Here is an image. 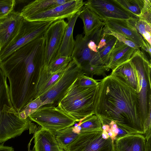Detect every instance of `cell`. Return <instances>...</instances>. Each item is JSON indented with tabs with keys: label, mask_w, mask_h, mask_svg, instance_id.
I'll list each match as a JSON object with an SVG mask.
<instances>
[{
	"label": "cell",
	"mask_w": 151,
	"mask_h": 151,
	"mask_svg": "<svg viewBox=\"0 0 151 151\" xmlns=\"http://www.w3.org/2000/svg\"><path fill=\"white\" fill-rule=\"evenodd\" d=\"M93 113L100 119L103 125H109L113 121L129 134L145 133L137 92L123 79L112 73L98 82Z\"/></svg>",
	"instance_id": "obj_1"
},
{
	"label": "cell",
	"mask_w": 151,
	"mask_h": 151,
	"mask_svg": "<svg viewBox=\"0 0 151 151\" xmlns=\"http://www.w3.org/2000/svg\"><path fill=\"white\" fill-rule=\"evenodd\" d=\"M44 58V44L35 40L0 62V67L9 81L12 104L19 114L31 101L33 75L36 67L43 63Z\"/></svg>",
	"instance_id": "obj_2"
},
{
	"label": "cell",
	"mask_w": 151,
	"mask_h": 151,
	"mask_svg": "<svg viewBox=\"0 0 151 151\" xmlns=\"http://www.w3.org/2000/svg\"><path fill=\"white\" fill-rule=\"evenodd\" d=\"M31 121L22 119L12 105L7 78L0 67V143L29 129Z\"/></svg>",
	"instance_id": "obj_3"
},
{
	"label": "cell",
	"mask_w": 151,
	"mask_h": 151,
	"mask_svg": "<svg viewBox=\"0 0 151 151\" xmlns=\"http://www.w3.org/2000/svg\"><path fill=\"white\" fill-rule=\"evenodd\" d=\"M78 78L65 92L56 107L78 122L94 114L93 102L98 85L81 87L78 84Z\"/></svg>",
	"instance_id": "obj_4"
},
{
	"label": "cell",
	"mask_w": 151,
	"mask_h": 151,
	"mask_svg": "<svg viewBox=\"0 0 151 151\" xmlns=\"http://www.w3.org/2000/svg\"><path fill=\"white\" fill-rule=\"evenodd\" d=\"M136 72L140 114L145 124L151 118V62L144 52L135 50L129 59Z\"/></svg>",
	"instance_id": "obj_5"
},
{
	"label": "cell",
	"mask_w": 151,
	"mask_h": 151,
	"mask_svg": "<svg viewBox=\"0 0 151 151\" xmlns=\"http://www.w3.org/2000/svg\"><path fill=\"white\" fill-rule=\"evenodd\" d=\"M55 21H29L23 18L17 35L0 50V62L25 44L43 37L48 28Z\"/></svg>",
	"instance_id": "obj_6"
},
{
	"label": "cell",
	"mask_w": 151,
	"mask_h": 151,
	"mask_svg": "<svg viewBox=\"0 0 151 151\" xmlns=\"http://www.w3.org/2000/svg\"><path fill=\"white\" fill-rule=\"evenodd\" d=\"M28 118L53 133L73 126L76 122L72 117L53 105L42 106Z\"/></svg>",
	"instance_id": "obj_7"
},
{
	"label": "cell",
	"mask_w": 151,
	"mask_h": 151,
	"mask_svg": "<svg viewBox=\"0 0 151 151\" xmlns=\"http://www.w3.org/2000/svg\"><path fill=\"white\" fill-rule=\"evenodd\" d=\"M85 74L81 65L74 59L69 63L63 73L55 83L40 96L43 106L57 103L75 81Z\"/></svg>",
	"instance_id": "obj_8"
},
{
	"label": "cell",
	"mask_w": 151,
	"mask_h": 151,
	"mask_svg": "<svg viewBox=\"0 0 151 151\" xmlns=\"http://www.w3.org/2000/svg\"><path fill=\"white\" fill-rule=\"evenodd\" d=\"M103 130L83 132L65 149L66 151H115L114 140L103 137Z\"/></svg>",
	"instance_id": "obj_9"
},
{
	"label": "cell",
	"mask_w": 151,
	"mask_h": 151,
	"mask_svg": "<svg viewBox=\"0 0 151 151\" xmlns=\"http://www.w3.org/2000/svg\"><path fill=\"white\" fill-rule=\"evenodd\" d=\"M84 5L82 0H69L66 3L27 17L29 21L68 20L82 9Z\"/></svg>",
	"instance_id": "obj_10"
},
{
	"label": "cell",
	"mask_w": 151,
	"mask_h": 151,
	"mask_svg": "<svg viewBox=\"0 0 151 151\" xmlns=\"http://www.w3.org/2000/svg\"><path fill=\"white\" fill-rule=\"evenodd\" d=\"M67 23L64 19L55 21L44 35V58L43 64L48 65L57 55L62 44Z\"/></svg>",
	"instance_id": "obj_11"
},
{
	"label": "cell",
	"mask_w": 151,
	"mask_h": 151,
	"mask_svg": "<svg viewBox=\"0 0 151 151\" xmlns=\"http://www.w3.org/2000/svg\"><path fill=\"white\" fill-rule=\"evenodd\" d=\"M84 5L103 22L108 19L127 20L133 17L112 0H89Z\"/></svg>",
	"instance_id": "obj_12"
},
{
	"label": "cell",
	"mask_w": 151,
	"mask_h": 151,
	"mask_svg": "<svg viewBox=\"0 0 151 151\" xmlns=\"http://www.w3.org/2000/svg\"><path fill=\"white\" fill-rule=\"evenodd\" d=\"M104 22L108 29L124 36L139 45L148 53L151 57V46L127 20L108 19Z\"/></svg>",
	"instance_id": "obj_13"
},
{
	"label": "cell",
	"mask_w": 151,
	"mask_h": 151,
	"mask_svg": "<svg viewBox=\"0 0 151 151\" xmlns=\"http://www.w3.org/2000/svg\"><path fill=\"white\" fill-rule=\"evenodd\" d=\"M23 18L20 12L13 10L6 17L0 19V50L17 35Z\"/></svg>",
	"instance_id": "obj_14"
},
{
	"label": "cell",
	"mask_w": 151,
	"mask_h": 151,
	"mask_svg": "<svg viewBox=\"0 0 151 151\" xmlns=\"http://www.w3.org/2000/svg\"><path fill=\"white\" fill-rule=\"evenodd\" d=\"M118 40L114 36L104 33L102 29L101 36L97 46V52L92 58L88 67L92 66L107 71L105 66Z\"/></svg>",
	"instance_id": "obj_15"
},
{
	"label": "cell",
	"mask_w": 151,
	"mask_h": 151,
	"mask_svg": "<svg viewBox=\"0 0 151 151\" xmlns=\"http://www.w3.org/2000/svg\"><path fill=\"white\" fill-rule=\"evenodd\" d=\"M47 66L42 64L40 67L38 76L31 95V101L47 91L61 76L66 68L52 73Z\"/></svg>",
	"instance_id": "obj_16"
},
{
	"label": "cell",
	"mask_w": 151,
	"mask_h": 151,
	"mask_svg": "<svg viewBox=\"0 0 151 151\" xmlns=\"http://www.w3.org/2000/svg\"><path fill=\"white\" fill-rule=\"evenodd\" d=\"M34 143L35 151H66L58 143L52 132L41 127L35 133Z\"/></svg>",
	"instance_id": "obj_17"
},
{
	"label": "cell",
	"mask_w": 151,
	"mask_h": 151,
	"mask_svg": "<svg viewBox=\"0 0 151 151\" xmlns=\"http://www.w3.org/2000/svg\"><path fill=\"white\" fill-rule=\"evenodd\" d=\"M115 151H146L144 135L130 134L120 137L114 142Z\"/></svg>",
	"instance_id": "obj_18"
},
{
	"label": "cell",
	"mask_w": 151,
	"mask_h": 151,
	"mask_svg": "<svg viewBox=\"0 0 151 151\" xmlns=\"http://www.w3.org/2000/svg\"><path fill=\"white\" fill-rule=\"evenodd\" d=\"M95 54L88 47L87 38L82 34H78L76 37L71 58L80 64L83 69L89 66L90 62Z\"/></svg>",
	"instance_id": "obj_19"
},
{
	"label": "cell",
	"mask_w": 151,
	"mask_h": 151,
	"mask_svg": "<svg viewBox=\"0 0 151 151\" xmlns=\"http://www.w3.org/2000/svg\"><path fill=\"white\" fill-rule=\"evenodd\" d=\"M135 50L118 40L110 54L105 68L113 70L116 67L129 60Z\"/></svg>",
	"instance_id": "obj_20"
},
{
	"label": "cell",
	"mask_w": 151,
	"mask_h": 151,
	"mask_svg": "<svg viewBox=\"0 0 151 151\" xmlns=\"http://www.w3.org/2000/svg\"><path fill=\"white\" fill-rule=\"evenodd\" d=\"M82 9L68 20L67 24L62 42L56 55L71 57L75 44V40L73 37V29Z\"/></svg>",
	"instance_id": "obj_21"
},
{
	"label": "cell",
	"mask_w": 151,
	"mask_h": 151,
	"mask_svg": "<svg viewBox=\"0 0 151 151\" xmlns=\"http://www.w3.org/2000/svg\"><path fill=\"white\" fill-rule=\"evenodd\" d=\"M69 0H36L29 2L20 12L23 18L63 4Z\"/></svg>",
	"instance_id": "obj_22"
},
{
	"label": "cell",
	"mask_w": 151,
	"mask_h": 151,
	"mask_svg": "<svg viewBox=\"0 0 151 151\" xmlns=\"http://www.w3.org/2000/svg\"><path fill=\"white\" fill-rule=\"evenodd\" d=\"M79 17L83 22L84 37H88L105 25L104 22L100 20L95 13L84 5Z\"/></svg>",
	"instance_id": "obj_23"
},
{
	"label": "cell",
	"mask_w": 151,
	"mask_h": 151,
	"mask_svg": "<svg viewBox=\"0 0 151 151\" xmlns=\"http://www.w3.org/2000/svg\"><path fill=\"white\" fill-rule=\"evenodd\" d=\"M111 73L123 79L138 93V78L136 71L129 60L118 66Z\"/></svg>",
	"instance_id": "obj_24"
},
{
	"label": "cell",
	"mask_w": 151,
	"mask_h": 151,
	"mask_svg": "<svg viewBox=\"0 0 151 151\" xmlns=\"http://www.w3.org/2000/svg\"><path fill=\"white\" fill-rule=\"evenodd\" d=\"M134 17L139 18L144 11L145 0H112Z\"/></svg>",
	"instance_id": "obj_25"
},
{
	"label": "cell",
	"mask_w": 151,
	"mask_h": 151,
	"mask_svg": "<svg viewBox=\"0 0 151 151\" xmlns=\"http://www.w3.org/2000/svg\"><path fill=\"white\" fill-rule=\"evenodd\" d=\"M78 122L76 125L73 126L75 130L78 134L86 131L103 130V124L101 119L95 114L88 116Z\"/></svg>",
	"instance_id": "obj_26"
},
{
	"label": "cell",
	"mask_w": 151,
	"mask_h": 151,
	"mask_svg": "<svg viewBox=\"0 0 151 151\" xmlns=\"http://www.w3.org/2000/svg\"><path fill=\"white\" fill-rule=\"evenodd\" d=\"M53 133L58 143L65 150L76 139L79 134L75 131L73 126L57 131Z\"/></svg>",
	"instance_id": "obj_27"
},
{
	"label": "cell",
	"mask_w": 151,
	"mask_h": 151,
	"mask_svg": "<svg viewBox=\"0 0 151 151\" xmlns=\"http://www.w3.org/2000/svg\"><path fill=\"white\" fill-rule=\"evenodd\" d=\"M137 31L151 46V24L139 18L134 17L127 20Z\"/></svg>",
	"instance_id": "obj_28"
},
{
	"label": "cell",
	"mask_w": 151,
	"mask_h": 151,
	"mask_svg": "<svg viewBox=\"0 0 151 151\" xmlns=\"http://www.w3.org/2000/svg\"><path fill=\"white\" fill-rule=\"evenodd\" d=\"M72 59L71 57L56 55L48 65V70L51 73H54L64 69L67 67Z\"/></svg>",
	"instance_id": "obj_29"
},
{
	"label": "cell",
	"mask_w": 151,
	"mask_h": 151,
	"mask_svg": "<svg viewBox=\"0 0 151 151\" xmlns=\"http://www.w3.org/2000/svg\"><path fill=\"white\" fill-rule=\"evenodd\" d=\"M43 106L42 102L40 97L30 101L19 113V117L22 119H26L31 114L35 112L40 107Z\"/></svg>",
	"instance_id": "obj_30"
},
{
	"label": "cell",
	"mask_w": 151,
	"mask_h": 151,
	"mask_svg": "<svg viewBox=\"0 0 151 151\" xmlns=\"http://www.w3.org/2000/svg\"><path fill=\"white\" fill-rule=\"evenodd\" d=\"M103 31L105 34L114 36L116 38L119 42L124 43L134 49L135 50L140 49V47L138 45L127 39L120 34L110 30L105 25L104 27H103Z\"/></svg>",
	"instance_id": "obj_31"
},
{
	"label": "cell",
	"mask_w": 151,
	"mask_h": 151,
	"mask_svg": "<svg viewBox=\"0 0 151 151\" xmlns=\"http://www.w3.org/2000/svg\"><path fill=\"white\" fill-rule=\"evenodd\" d=\"M16 3V1L14 0H0V19L14 10Z\"/></svg>",
	"instance_id": "obj_32"
},
{
	"label": "cell",
	"mask_w": 151,
	"mask_h": 151,
	"mask_svg": "<svg viewBox=\"0 0 151 151\" xmlns=\"http://www.w3.org/2000/svg\"><path fill=\"white\" fill-rule=\"evenodd\" d=\"M99 81L84 75L80 76L77 79L78 84L82 87H89L96 86L98 84V81Z\"/></svg>",
	"instance_id": "obj_33"
},
{
	"label": "cell",
	"mask_w": 151,
	"mask_h": 151,
	"mask_svg": "<svg viewBox=\"0 0 151 151\" xmlns=\"http://www.w3.org/2000/svg\"><path fill=\"white\" fill-rule=\"evenodd\" d=\"M0 151H14L12 147L4 145L3 144L0 145Z\"/></svg>",
	"instance_id": "obj_34"
},
{
	"label": "cell",
	"mask_w": 151,
	"mask_h": 151,
	"mask_svg": "<svg viewBox=\"0 0 151 151\" xmlns=\"http://www.w3.org/2000/svg\"><path fill=\"white\" fill-rule=\"evenodd\" d=\"M118 131L116 137V139L118 138L123 136L129 134L122 129L119 128L118 127Z\"/></svg>",
	"instance_id": "obj_35"
},
{
	"label": "cell",
	"mask_w": 151,
	"mask_h": 151,
	"mask_svg": "<svg viewBox=\"0 0 151 151\" xmlns=\"http://www.w3.org/2000/svg\"><path fill=\"white\" fill-rule=\"evenodd\" d=\"M146 151H151V137L146 140Z\"/></svg>",
	"instance_id": "obj_36"
}]
</instances>
